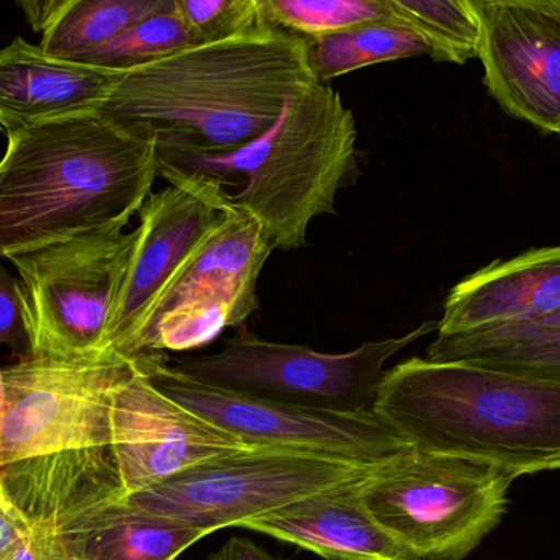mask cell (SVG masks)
I'll list each match as a JSON object with an SVG mask.
<instances>
[{"mask_svg": "<svg viewBox=\"0 0 560 560\" xmlns=\"http://www.w3.org/2000/svg\"><path fill=\"white\" fill-rule=\"evenodd\" d=\"M0 160V259L130 223L158 177L154 143L98 112L7 135Z\"/></svg>", "mask_w": 560, "mask_h": 560, "instance_id": "obj_3", "label": "cell"}, {"mask_svg": "<svg viewBox=\"0 0 560 560\" xmlns=\"http://www.w3.org/2000/svg\"><path fill=\"white\" fill-rule=\"evenodd\" d=\"M310 82L303 39L261 28L125 71L98 114L158 154L222 156L258 140Z\"/></svg>", "mask_w": 560, "mask_h": 560, "instance_id": "obj_2", "label": "cell"}, {"mask_svg": "<svg viewBox=\"0 0 560 560\" xmlns=\"http://www.w3.org/2000/svg\"><path fill=\"white\" fill-rule=\"evenodd\" d=\"M272 252L259 220L229 200L222 220L154 303L130 358L141 352L189 351L212 341L223 329L243 326L258 310V280Z\"/></svg>", "mask_w": 560, "mask_h": 560, "instance_id": "obj_10", "label": "cell"}, {"mask_svg": "<svg viewBox=\"0 0 560 560\" xmlns=\"http://www.w3.org/2000/svg\"><path fill=\"white\" fill-rule=\"evenodd\" d=\"M352 112L331 85L310 82L290 92L282 112L258 140L222 156L158 154V163L203 171L226 184L243 174L245 186L229 200L245 207L280 252L306 246L313 220L335 215L339 190L355 173Z\"/></svg>", "mask_w": 560, "mask_h": 560, "instance_id": "obj_5", "label": "cell"}, {"mask_svg": "<svg viewBox=\"0 0 560 560\" xmlns=\"http://www.w3.org/2000/svg\"><path fill=\"white\" fill-rule=\"evenodd\" d=\"M430 43L434 61L466 65L477 58L480 0H387Z\"/></svg>", "mask_w": 560, "mask_h": 560, "instance_id": "obj_23", "label": "cell"}, {"mask_svg": "<svg viewBox=\"0 0 560 560\" xmlns=\"http://www.w3.org/2000/svg\"><path fill=\"white\" fill-rule=\"evenodd\" d=\"M558 137H560V128H559V131H558Z\"/></svg>", "mask_w": 560, "mask_h": 560, "instance_id": "obj_35", "label": "cell"}, {"mask_svg": "<svg viewBox=\"0 0 560 560\" xmlns=\"http://www.w3.org/2000/svg\"><path fill=\"white\" fill-rule=\"evenodd\" d=\"M261 28L299 38L368 22H404L387 0H255ZM407 23V22H405Z\"/></svg>", "mask_w": 560, "mask_h": 560, "instance_id": "obj_22", "label": "cell"}, {"mask_svg": "<svg viewBox=\"0 0 560 560\" xmlns=\"http://www.w3.org/2000/svg\"><path fill=\"white\" fill-rule=\"evenodd\" d=\"M196 45L229 42L261 30L255 0H173Z\"/></svg>", "mask_w": 560, "mask_h": 560, "instance_id": "obj_25", "label": "cell"}, {"mask_svg": "<svg viewBox=\"0 0 560 560\" xmlns=\"http://www.w3.org/2000/svg\"><path fill=\"white\" fill-rule=\"evenodd\" d=\"M477 59L483 84L503 110L533 127L560 128V13L480 7Z\"/></svg>", "mask_w": 560, "mask_h": 560, "instance_id": "obj_14", "label": "cell"}, {"mask_svg": "<svg viewBox=\"0 0 560 560\" xmlns=\"http://www.w3.org/2000/svg\"><path fill=\"white\" fill-rule=\"evenodd\" d=\"M372 411L415 450L516 479L560 470L559 382L411 358L385 371Z\"/></svg>", "mask_w": 560, "mask_h": 560, "instance_id": "obj_4", "label": "cell"}, {"mask_svg": "<svg viewBox=\"0 0 560 560\" xmlns=\"http://www.w3.org/2000/svg\"><path fill=\"white\" fill-rule=\"evenodd\" d=\"M369 470L248 520L242 528L290 542L329 560H420L365 506L362 479Z\"/></svg>", "mask_w": 560, "mask_h": 560, "instance_id": "obj_16", "label": "cell"}, {"mask_svg": "<svg viewBox=\"0 0 560 560\" xmlns=\"http://www.w3.org/2000/svg\"><path fill=\"white\" fill-rule=\"evenodd\" d=\"M0 497H2V499H3V495H2V489H0Z\"/></svg>", "mask_w": 560, "mask_h": 560, "instance_id": "obj_34", "label": "cell"}, {"mask_svg": "<svg viewBox=\"0 0 560 560\" xmlns=\"http://www.w3.org/2000/svg\"><path fill=\"white\" fill-rule=\"evenodd\" d=\"M427 359L463 362L560 384V332L506 325L470 335H436Z\"/></svg>", "mask_w": 560, "mask_h": 560, "instance_id": "obj_19", "label": "cell"}, {"mask_svg": "<svg viewBox=\"0 0 560 560\" xmlns=\"http://www.w3.org/2000/svg\"><path fill=\"white\" fill-rule=\"evenodd\" d=\"M560 312V246L497 261L453 287L438 336L538 322Z\"/></svg>", "mask_w": 560, "mask_h": 560, "instance_id": "obj_17", "label": "cell"}, {"mask_svg": "<svg viewBox=\"0 0 560 560\" xmlns=\"http://www.w3.org/2000/svg\"><path fill=\"white\" fill-rule=\"evenodd\" d=\"M522 325L528 326V328L538 329L542 332H560V312L555 315L546 316V318L538 319L533 323H522Z\"/></svg>", "mask_w": 560, "mask_h": 560, "instance_id": "obj_32", "label": "cell"}, {"mask_svg": "<svg viewBox=\"0 0 560 560\" xmlns=\"http://www.w3.org/2000/svg\"><path fill=\"white\" fill-rule=\"evenodd\" d=\"M0 346H9L20 361L28 358L25 310L20 280L0 265Z\"/></svg>", "mask_w": 560, "mask_h": 560, "instance_id": "obj_26", "label": "cell"}, {"mask_svg": "<svg viewBox=\"0 0 560 560\" xmlns=\"http://www.w3.org/2000/svg\"><path fill=\"white\" fill-rule=\"evenodd\" d=\"M372 466L279 447H243L128 497L154 515L203 532L243 523L368 472Z\"/></svg>", "mask_w": 560, "mask_h": 560, "instance_id": "obj_9", "label": "cell"}, {"mask_svg": "<svg viewBox=\"0 0 560 560\" xmlns=\"http://www.w3.org/2000/svg\"><path fill=\"white\" fill-rule=\"evenodd\" d=\"M125 71L49 55L16 36L0 48V131L98 112Z\"/></svg>", "mask_w": 560, "mask_h": 560, "instance_id": "obj_15", "label": "cell"}, {"mask_svg": "<svg viewBox=\"0 0 560 560\" xmlns=\"http://www.w3.org/2000/svg\"><path fill=\"white\" fill-rule=\"evenodd\" d=\"M32 32L42 33L52 7L58 0H15Z\"/></svg>", "mask_w": 560, "mask_h": 560, "instance_id": "obj_30", "label": "cell"}, {"mask_svg": "<svg viewBox=\"0 0 560 560\" xmlns=\"http://www.w3.org/2000/svg\"><path fill=\"white\" fill-rule=\"evenodd\" d=\"M127 223L79 233L7 258L19 272L28 358L72 359L107 348L137 243Z\"/></svg>", "mask_w": 560, "mask_h": 560, "instance_id": "obj_7", "label": "cell"}, {"mask_svg": "<svg viewBox=\"0 0 560 560\" xmlns=\"http://www.w3.org/2000/svg\"><path fill=\"white\" fill-rule=\"evenodd\" d=\"M515 480L480 460L410 447L372 466L362 500L420 560H464L499 528Z\"/></svg>", "mask_w": 560, "mask_h": 560, "instance_id": "obj_6", "label": "cell"}, {"mask_svg": "<svg viewBox=\"0 0 560 560\" xmlns=\"http://www.w3.org/2000/svg\"><path fill=\"white\" fill-rule=\"evenodd\" d=\"M482 5L525 7L542 12L560 13V0H480Z\"/></svg>", "mask_w": 560, "mask_h": 560, "instance_id": "obj_31", "label": "cell"}, {"mask_svg": "<svg viewBox=\"0 0 560 560\" xmlns=\"http://www.w3.org/2000/svg\"><path fill=\"white\" fill-rule=\"evenodd\" d=\"M137 359L164 394L246 446L303 451L361 466H375L410 450L374 411L316 410L202 384L164 361L163 352H141Z\"/></svg>", "mask_w": 560, "mask_h": 560, "instance_id": "obj_11", "label": "cell"}, {"mask_svg": "<svg viewBox=\"0 0 560 560\" xmlns=\"http://www.w3.org/2000/svg\"><path fill=\"white\" fill-rule=\"evenodd\" d=\"M427 322L401 338L362 342L345 354H325L306 346L266 341L242 329L212 354L176 358L173 368L194 381L338 413H369L388 359L430 332Z\"/></svg>", "mask_w": 560, "mask_h": 560, "instance_id": "obj_8", "label": "cell"}, {"mask_svg": "<svg viewBox=\"0 0 560 560\" xmlns=\"http://www.w3.org/2000/svg\"><path fill=\"white\" fill-rule=\"evenodd\" d=\"M3 405H5V392H3V369L0 365V421H2Z\"/></svg>", "mask_w": 560, "mask_h": 560, "instance_id": "obj_33", "label": "cell"}, {"mask_svg": "<svg viewBox=\"0 0 560 560\" xmlns=\"http://www.w3.org/2000/svg\"><path fill=\"white\" fill-rule=\"evenodd\" d=\"M192 46H197L196 42L173 10L137 23L107 45L81 56L79 61L130 71Z\"/></svg>", "mask_w": 560, "mask_h": 560, "instance_id": "obj_24", "label": "cell"}, {"mask_svg": "<svg viewBox=\"0 0 560 560\" xmlns=\"http://www.w3.org/2000/svg\"><path fill=\"white\" fill-rule=\"evenodd\" d=\"M164 12H173V0H58L39 46L49 55L79 59Z\"/></svg>", "mask_w": 560, "mask_h": 560, "instance_id": "obj_21", "label": "cell"}, {"mask_svg": "<svg viewBox=\"0 0 560 560\" xmlns=\"http://www.w3.org/2000/svg\"><path fill=\"white\" fill-rule=\"evenodd\" d=\"M158 176L170 186L151 192L138 210L137 243L107 332V348L128 358L154 303L229 202L226 184L203 171L158 163Z\"/></svg>", "mask_w": 560, "mask_h": 560, "instance_id": "obj_12", "label": "cell"}, {"mask_svg": "<svg viewBox=\"0 0 560 560\" xmlns=\"http://www.w3.org/2000/svg\"><path fill=\"white\" fill-rule=\"evenodd\" d=\"M0 560H38L28 523L0 497Z\"/></svg>", "mask_w": 560, "mask_h": 560, "instance_id": "obj_27", "label": "cell"}, {"mask_svg": "<svg viewBox=\"0 0 560 560\" xmlns=\"http://www.w3.org/2000/svg\"><path fill=\"white\" fill-rule=\"evenodd\" d=\"M313 81L328 84L358 69L398 59L430 56L423 35L405 22H368L303 39Z\"/></svg>", "mask_w": 560, "mask_h": 560, "instance_id": "obj_20", "label": "cell"}, {"mask_svg": "<svg viewBox=\"0 0 560 560\" xmlns=\"http://www.w3.org/2000/svg\"><path fill=\"white\" fill-rule=\"evenodd\" d=\"M210 560H282L269 555L261 546L248 538H230Z\"/></svg>", "mask_w": 560, "mask_h": 560, "instance_id": "obj_28", "label": "cell"}, {"mask_svg": "<svg viewBox=\"0 0 560 560\" xmlns=\"http://www.w3.org/2000/svg\"><path fill=\"white\" fill-rule=\"evenodd\" d=\"M135 358L115 349L3 369L0 489L32 529H56L127 493L112 450V397Z\"/></svg>", "mask_w": 560, "mask_h": 560, "instance_id": "obj_1", "label": "cell"}, {"mask_svg": "<svg viewBox=\"0 0 560 560\" xmlns=\"http://www.w3.org/2000/svg\"><path fill=\"white\" fill-rule=\"evenodd\" d=\"M81 560H176L209 533L154 515L124 499L81 513L48 529Z\"/></svg>", "mask_w": 560, "mask_h": 560, "instance_id": "obj_18", "label": "cell"}, {"mask_svg": "<svg viewBox=\"0 0 560 560\" xmlns=\"http://www.w3.org/2000/svg\"><path fill=\"white\" fill-rule=\"evenodd\" d=\"M33 538H35L38 560H81L66 551L61 542L48 529H33Z\"/></svg>", "mask_w": 560, "mask_h": 560, "instance_id": "obj_29", "label": "cell"}, {"mask_svg": "<svg viewBox=\"0 0 560 560\" xmlns=\"http://www.w3.org/2000/svg\"><path fill=\"white\" fill-rule=\"evenodd\" d=\"M112 397V450L127 497L232 451L243 441L164 394L137 355Z\"/></svg>", "mask_w": 560, "mask_h": 560, "instance_id": "obj_13", "label": "cell"}]
</instances>
